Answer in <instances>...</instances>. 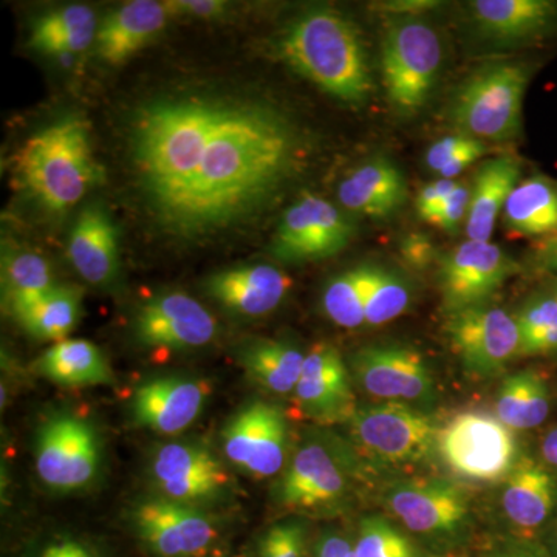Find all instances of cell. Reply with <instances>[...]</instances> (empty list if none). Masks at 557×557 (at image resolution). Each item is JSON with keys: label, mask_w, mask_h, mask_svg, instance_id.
I'll list each match as a JSON object with an SVG mask.
<instances>
[{"label": "cell", "mask_w": 557, "mask_h": 557, "mask_svg": "<svg viewBox=\"0 0 557 557\" xmlns=\"http://www.w3.org/2000/svg\"><path fill=\"white\" fill-rule=\"evenodd\" d=\"M139 189L164 230L199 237L258 212L298 172L302 139L278 110L233 98L146 106L131 134Z\"/></svg>", "instance_id": "1"}, {"label": "cell", "mask_w": 557, "mask_h": 557, "mask_svg": "<svg viewBox=\"0 0 557 557\" xmlns=\"http://www.w3.org/2000/svg\"><path fill=\"white\" fill-rule=\"evenodd\" d=\"M284 60L304 78L347 104L373 94L368 51L357 25L338 10L314 9L293 22L281 40Z\"/></svg>", "instance_id": "2"}, {"label": "cell", "mask_w": 557, "mask_h": 557, "mask_svg": "<svg viewBox=\"0 0 557 557\" xmlns=\"http://www.w3.org/2000/svg\"><path fill=\"white\" fill-rule=\"evenodd\" d=\"M16 171L24 188L53 212L78 205L101 178L89 127L75 115L54 121L28 138L17 153Z\"/></svg>", "instance_id": "3"}, {"label": "cell", "mask_w": 557, "mask_h": 557, "mask_svg": "<svg viewBox=\"0 0 557 557\" xmlns=\"http://www.w3.org/2000/svg\"><path fill=\"white\" fill-rule=\"evenodd\" d=\"M364 467L351 445L338 440L300 443L278 479L277 504L298 512H332L348 504Z\"/></svg>", "instance_id": "4"}, {"label": "cell", "mask_w": 557, "mask_h": 557, "mask_svg": "<svg viewBox=\"0 0 557 557\" xmlns=\"http://www.w3.org/2000/svg\"><path fill=\"white\" fill-rule=\"evenodd\" d=\"M346 424L358 456L380 467H417L437 454L442 426L432 410L380 401L357 408Z\"/></svg>", "instance_id": "5"}, {"label": "cell", "mask_w": 557, "mask_h": 557, "mask_svg": "<svg viewBox=\"0 0 557 557\" xmlns=\"http://www.w3.org/2000/svg\"><path fill=\"white\" fill-rule=\"evenodd\" d=\"M530 67L522 62H497L472 73L458 89L450 120L467 137L505 141L522 124L523 97Z\"/></svg>", "instance_id": "6"}, {"label": "cell", "mask_w": 557, "mask_h": 557, "mask_svg": "<svg viewBox=\"0 0 557 557\" xmlns=\"http://www.w3.org/2000/svg\"><path fill=\"white\" fill-rule=\"evenodd\" d=\"M443 60L437 32L416 16L388 20L381 44V70L388 101L403 115L423 108Z\"/></svg>", "instance_id": "7"}, {"label": "cell", "mask_w": 557, "mask_h": 557, "mask_svg": "<svg viewBox=\"0 0 557 557\" xmlns=\"http://www.w3.org/2000/svg\"><path fill=\"white\" fill-rule=\"evenodd\" d=\"M437 454L458 478L485 483L507 479L520 460L515 431L482 410L457 413L440 428Z\"/></svg>", "instance_id": "8"}, {"label": "cell", "mask_w": 557, "mask_h": 557, "mask_svg": "<svg viewBox=\"0 0 557 557\" xmlns=\"http://www.w3.org/2000/svg\"><path fill=\"white\" fill-rule=\"evenodd\" d=\"M384 507L409 533L432 542H456L471 527V500L453 480H401L387 487Z\"/></svg>", "instance_id": "9"}, {"label": "cell", "mask_w": 557, "mask_h": 557, "mask_svg": "<svg viewBox=\"0 0 557 557\" xmlns=\"http://www.w3.org/2000/svg\"><path fill=\"white\" fill-rule=\"evenodd\" d=\"M350 373L358 386L384 403L432 410L437 401L434 373L420 351L397 343H380L355 351Z\"/></svg>", "instance_id": "10"}, {"label": "cell", "mask_w": 557, "mask_h": 557, "mask_svg": "<svg viewBox=\"0 0 557 557\" xmlns=\"http://www.w3.org/2000/svg\"><path fill=\"white\" fill-rule=\"evenodd\" d=\"M520 267L507 252L491 242L468 240L443 256L438 285L443 309L454 314L486 306Z\"/></svg>", "instance_id": "11"}, {"label": "cell", "mask_w": 557, "mask_h": 557, "mask_svg": "<svg viewBox=\"0 0 557 557\" xmlns=\"http://www.w3.org/2000/svg\"><path fill=\"white\" fill-rule=\"evenodd\" d=\"M448 317L449 341L471 375L493 379L520 355L518 321L507 310L486 304Z\"/></svg>", "instance_id": "12"}, {"label": "cell", "mask_w": 557, "mask_h": 557, "mask_svg": "<svg viewBox=\"0 0 557 557\" xmlns=\"http://www.w3.org/2000/svg\"><path fill=\"white\" fill-rule=\"evenodd\" d=\"M100 468L97 432L78 417L47 421L36 443V471L47 486L75 491L89 485Z\"/></svg>", "instance_id": "13"}, {"label": "cell", "mask_w": 557, "mask_h": 557, "mask_svg": "<svg viewBox=\"0 0 557 557\" xmlns=\"http://www.w3.org/2000/svg\"><path fill=\"white\" fill-rule=\"evenodd\" d=\"M351 220L321 197L304 196L285 211L273 239V251L287 262L332 258L350 244Z\"/></svg>", "instance_id": "14"}, {"label": "cell", "mask_w": 557, "mask_h": 557, "mask_svg": "<svg viewBox=\"0 0 557 557\" xmlns=\"http://www.w3.org/2000/svg\"><path fill=\"white\" fill-rule=\"evenodd\" d=\"M231 463L252 478H273L287 461L288 424L277 406L252 401L231 418L223 431Z\"/></svg>", "instance_id": "15"}, {"label": "cell", "mask_w": 557, "mask_h": 557, "mask_svg": "<svg viewBox=\"0 0 557 557\" xmlns=\"http://www.w3.org/2000/svg\"><path fill=\"white\" fill-rule=\"evenodd\" d=\"M132 522L143 544L157 557H196L215 539L214 523L207 515L164 497L141 502Z\"/></svg>", "instance_id": "16"}, {"label": "cell", "mask_w": 557, "mask_h": 557, "mask_svg": "<svg viewBox=\"0 0 557 557\" xmlns=\"http://www.w3.org/2000/svg\"><path fill=\"white\" fill-rule=\"evenodd\" d=\"M218 324L207 309L185 293H166L150 299L135 319V335L148 347L185 350L207 346Z\"/></svg>", "instance_id": "17"}, {"label": "cell", "mask_w": 557, "mask_h": 557, "mask_svg": "<svg viewBox=\"0 0 557 557\" xmlns=\"http://www.w3.org/2000/svg\"><path fill=\"white\" fill-rule=\"evenodd\" d=\"M150 475L161 497L188 505L218 496L228 482L218 458L193 443L161 446L150 461Z\"/></svg>", "instance_id": "18"}, {"label": "cell", "mask_w": 557, "mask_h": 557, "mask_svg": "<svg viewBox=\"0 0 557 557\" xmlns=\"http://www.w3.org/2000/svg\"><path fill=\"white\" fill-rule=\"evenodd\" d=\"M295 395L304 412L319 423H347L358 408L350 370L329 344H318L306 355Z\"/></svg>", "instance_id": "19"}, {"label": "cell", "mask_w": 557, "mask_h": 557, "mask_svg": "<svg viewBox=\"0 0 557 557\" xmlns=\"http://www.w3.org/2000/svg\"><path fill=\"white\" fill-rule=\"evenodd\" d=\"M208 391L199 381L166 376L141 384L132 398L139 426L157 434L175 435L199 418Z\"/></svg>", "instance_id": "20"}, {"label": "cell", "mask_w": 557, "mask_h": 557, "mask_svg": "<svg viewBox=\"0 0 557 557\" xmlns=\"http://www.w3.org/2000/svg\"><path fill=\"white\" fill-rule=\"evenodd\" d=\"M500 507L509 525L533 534L553 523L557 509L556 475L541 461L520 457L505 479Z\"/></svg>", "instance_id": "21"}, {"label": "cell", "mask_w": 557, "mask_h": 557, "mask_svg": "<svg viewBox=\"0 0 557 557\" xmlns=\"http://www.w3.org/2000/svg\"><path fill=\"white\" fill-rule=\"evenodd\" d=\"M478 30L493 42L527 44L555 35V0H475L469 7Z\"/></svg>", "instance_id": "22"}, {"label": "cell", "mask_w": 557, "mask_h": 557, "mask_svg": "<svg viewBox=\"0 0 557 557\" xmlns=\"http://www.w3.org/2000/svg\"><path fill=\"white\" fill-rule=\"evenodd\" d=\"M289 277L274 267H240L220 271L207 281V292L220 306L242 317L258 318L281 306L287 296Z\"/></svg>", "instance_id": "23"}, {"label": "cell", "mask_w": 557, "mask_h": 557, "mask_svg": "<svg viewBox=\"0 0 557 557\" xmlns=\"http://www.w3.org/2000/svg\"><path fill=\"white\" fill-rule=\"evenodd\" d=\"M69 259L84 281L106 285L119 273V231L100 205L84 208L73 225Z\"/></svg>", "instance_id": "24"}, {"label": "cell", "mask_w": 557, "mask_h": 557, "mask_svg": "<svg viewBox=\"0 0 557 557\" xmlns=\"http://www.w3.org/2000/svg\"><path fill=\"white\" fill-rule=\"evenodd\" d=\"M168 11L166 3L153 0H134L113 10L98 27V58L112 65L131 60L163 30Z\"/></svg>", "instance_id": "25"}, {"label": "cell", "mask_w": 557, "mask_h": 557, "mask_svg": "<svg viewBox=\"0 0 557 557\" xmlns=\"http://www.w3.org/2000/svg\"><path fill=\"white\" fill-rule=\"evenodd\" d=\"M408 180L391 161L376 159L344 178L338 189L343 208L364 218L386 219L408 200Z\"/></svg>", "instance_id": "26"}, {"label": "cell", "mask_w": 557, "mask_h": 557, "mask_svg": "<svg viewBox=\"0 0 557 557\" xmlns=\"http://www.w3.org/2000/svg\"><path fill=\"white\" fill-rule=\"evenodd\" d=\"M520 174L522 168L515 157H497L480 166L469 201L468 240L490 242L509 194L519 185Z\"/></svg>", "instance_id": "27"}, {"label": "cell", "mask_w": 557, "mask_h": 557, "mask_svg": "<svg viewBox=\"0 0 557 557\" xmlns=\"http://www.w3.org/2000/svg\"><path fill=\"white\" fill-rule=\"evenodd\" d=\"M507 228L520 237L557 234V185L544 175L520 180L504 208Z\"/></svg>", "instance_id": "28"}, {"label": "cell", "mask_w": 557, "mask_h": 557, "mask_svg": "<svg viewBox=\"0 0 557 557\" xmlns=\"http://www.w3.org/2000/svg\"><path fill=\"white\" fill-rule=\"evenodd\" d=\"M38 370L61 386H104L112 383V370L104 355L87 339H64L54 344L40 357Z\"/></svg>", "instance_id": "29"}, {"label": "cell", "mask_w": 557, "mask_h": 557, "mask_svg": "<svg viewBox=\"0 0 557 557\" xmlns=\"http://www.w3.org/2000/svg\"><path fill=\"white\" fill-rule=\"evenodd\" d=\"M98 20L95 11L87 5H67L44 14L33 25L32 49L46 54H75L95 44Z\"/></svg>", "instance_id": "30"}, {"label": "cell", "mask_w": 557, "mask_h": 557, "mask_svg": "<svg viewBox=\"0 0 557 557\" xmlns=\"http://www.w3.org/2000/svg\"><path fill=\"white\" fill-rule=\"evenodd\" d=\"M549 388L536 370L512 373L500 384L496 397V416L511 431H531L548 418Z\"/></svg>", "instance_id": "31"}, {"label": "cell", "mask_w": 557, "mask_h": 557, "mask_svg": "<svg viewBox=\"0 0 557 557\" xmlns=\"http://www.w3.org/2000/svg\"><path fill=\"white\" fill-rule=\"evenodd\" d=\"M245 369L252 380L276 395L295 394L302 375L306 355L293 344L259 341L244 351Z\"/></svg>", "instance_id": "32"}, {"label": "cell", "mask_w": 557, "mask_h": 557, "mask_svg": "<svg viewBox=\"0 0 557 557\" xmlns=\"http://www.w3.org/2000/svg\"><path fill=\"white\" fill-rule=\"evenodd\" d=\"M32 336L64 341L79 319V296L75 289L57 287L13 314Z\"/></svg>", "instance_id": "33"}, {"label": "cell", "mask_w": 557, "mask_h": 557, "mask_svg": "<svg viewBox=\"0 0 557 557\" xmlns=\"http://www.w3.org/2000/svg\"><path fill=\"white\" fill-rule=\"evenodd\" d=\"M412 302V288L397 271L364 265V317L368 327H380L401 317Z\"/></svg>", "instance_id": "34"}, {"label": "cell", "mask_w": 557, "mask_h": 557, "mask_svg": "<svg viewBox=\"0 0 557 557\" xmlns=\"http://www.w3.org/2000/svg\"><path fill=\"white\" fill-rule=\"evenodd\" d=\"M2 277L3 295L13 314L58 287L47 260L32 251L9 256Z\"/></svg>", "instance_id": "35"}, {"label": "cell", "mask_w": 557, "mask_h": 557, "mask_svg": "<svg viewBox=\"0 0 557 557\" xmlns=\"http://www.w3.org/2000/svg\"><path fill=\"white\" fill-rule=\"evenodd\" d=\"M520 332V355L557 351V300L553 293H539L520 307L516 314Z\"/></svg>", "instance_id": "36"}, {"label": "cell", "mask_w": 557, "mask_h": 557, "mask_svg": "<svg viewBox=\"0 0 557 557\" xmlns=\"http://www.w3.org/2000/svg\"><path fill=\"white\" fill-rule=\"evenodd\" d=\"M322 307L339 327L355 330L366 325L364 265L333 277L322 295Z\"/></svg>", "instance_id": "37"}, {"label": "cell", "mask_w": 557, "mask_h": 557, "mask_svg": "<svg viewBox=\"0 0 557 557\" xmlns=\"http://www.w3.org/2000/svg\"><path fill=\"white\" fill-rule=\"evenodd\" d=\"M355 557H418L416 545L383 516H368L361 520Z\"/></svg>", "instance_id": "38"}, {"label": "cell", "mask_w": 557, "mask_h": 557, "mask_svg": "<svg viewBox=\"0 0 557 557\" xmlns=\"http://www.w3.org/2000/svg\"><path fill=\"white\" fill-rule=\"evenodd\" d=\"M260 557H306V528L298 520L276 523L263 534Z\"/></svg>", "instance_id": "39"}, {"label": "cell", "mask_w": 557, "mask_h": 557, "mask_svg": "<svg viewBox=\"0 0 557 557\" xmlns=\"http://www.w3.org/2000/svg\"><path fill=\"white\" fill-rule=\"evenodd\" d=\"M469 201H471V189L458 185L429 223L445 231H456L465 218H468Z\"/></svg>", "instance_id": "40"}, {"label": "cell", "mask_w": 557, "mask_h": 557, "mask_svg": "<svg viewBox=\"0 0 557 557\" xmlns=\"http://www.w3.org/2000/svg\"><path fill=\"white\" fill-rule=\"evenodd\" d=\"M475 141L478 139L467 137V135H453V137L438 139L428 150L426 164L432 171L440 174L446 164L460 156L463 150L471 148Z\"/></svg>", "instance_id": "41"}, {"label": "cell", "mask_w": 557, "mask_h": 557, "mask_svg": "<svg viewBox=\"0 0 557 557\" xmlns=\"http://www.w3.org/2000/svg\"><path fill=\"white\" fill-rule=\"evenodd\" d=\"M457 186L456 180L448 178L435 180V182L424 186L418 194L417 199L418 214L421 215V219L426 220L428 223L431 222Z\"/></svg>", "instance_id": "42"}, {"label": "cell", "mask_w": 557, "mask_h": 557, "mask_svg": "<svg viewBox=\"0 0 557 557\" xmlns=\"http://www.w3.org/2000/svg\"><path fill=\"white\" fill-rule=\"evenodd\" d=\"M311 557H355V547L344 534L325 533L319 539Z\"/></svg>", "instance_id": "43"}, {"label": "cell", "mask_w": 557, "mask_h": 557, "mask_svg": "<svg viewBox=\"0 0 557 557\" xmlns=\"http://www.w3.org/2000/svg\"><path fill=\"white\" fill-rule=\"evenodd\" d=\"M168 10L174 13L188 14L196 17L218 16L226 9L225 2H215V0H193V2H170L166 3Z\"/></svg>", "instance_id": "44"}, {"label": "cell", "mask_w": 557, "mask_h": 557, "mask_svg": "<svg viewBox=\"0 0 557 557\" xmlns=\"http://www.w3.org/2000/svg\"><path fill=\"white\" fill-rule=\"evenodd\" d=\"M403 256L409 263L421 269L434 258V248L426 237L412 236L403 244Z\"/></svg>", "instance_id": "45"}, {"label": "cell", "mask_w": 557, "mask_h": 557, "mask_svg": "<svg viewBox=\"0 0 557 557\" xmlns=\"http://www.w3.org/2000/svg\"><path fill=\"white\" fill-rule=\"evenodd\" d=\"M40 557H98L83 542L65 539V541L54 542L44 549Z\"/></svg>", "instance_id": "46"}, {"label": "cell", "mask_w": 557, "mask_h": 557, "mask_svg": "<svg viewBox=\"0 0 557 557\" xmlns=\"http://www.w3.org/2000/svg\"><path fill=\"white\" fill-rule=\"evenodd\" d=\"M536 262L542 270L553 271L557 273V234L547 237L537 247Z\"/></svg>", "instance_id": "47"}, {"label": "cell", "mask_w": 557, "mask_h": 557, "mask_svg": "<svg viewBox=\"0 0 557 557\" xmlns=\"http://www.w3.org/2000/svg\"><path fill=\"white\" fill-rule=\"evenodd\" d=\"M541 453L545 467L557 478V426L542 440Z\"/></svg>", "instance_id": "48"}, {"label": "cell", "mask_w": 557, "mask_h": 557, "mask_svg": "<svg viewBox=\"0 0 557 557\" xmlns=\"http://www.w3.org/2000/svg\"><path fill=\"white\" fill-rule=\"evenodd\" d=\"M432 5H434L432 2H392L387 7H381V10L394 13L395 16H416L420 11L431 9Z\"/></svg>", "instance_id": "49"}, {"label": "cell", "mask_w": 557, "mask_h": 557, "mask_svg": "<svg viewBox=\"0 0 557 557\" xmlns=\"http://www.w3.org/2000/svg\"><path fill=\"white\" fill-rule=\"evenodd\" d=\"M490 557H534L530 552L523 548H502L497 549L496 553H493Z\"/></svg>", "instance_id": "50"}, {"label": "cell", "mask_w": 557, "mask_h": 557, "mask_svg": "<svg viewBox=\"0 0 557 557\" xmlns=\"http://www.w3.org/2000/svg\"><path fill=\"white\" fill-rule=\"evenodd\" d=\"M552 545L553 549H555V555L557 557V520L552 523Z\"/></svg>", "instance_id": "51"}, {"label": "cell", "mask_w": 557, "mask_h": 557, "mask_svg": "<svg viewBox=\"0 0 557 557\" xmlns=\"http://www.w3.org/2000/svg\"><path fill=\"white\" fill-rule=\"evenodd\" d=\"M552 293H553V296H555V298H556V300H557V285H556L555 289H553V292H552Z\"/></svg>", "instance_id": "52"}, {"label": "cell", "mask_w": 557, "mask_h": 557, "mask_svg": "<svg viewBox=\"0 0 557 557\" xmlns=\"http://www.w3.org/2000/svg\"><path fill=\"white\" fill-rule=\"evenodd\" d=\"M461 557H463V556H461Z\"/></svg>", "instance_id": "53"}]
</instances>
